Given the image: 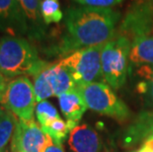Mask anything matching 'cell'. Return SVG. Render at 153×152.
Returning a JSON list of instances; mask_svg holds the SVG:
<instances>
[{
    "label": "cell",
    "mask_w": 153,
    "mask_h": 152,
    "mask_svg": "<svg viewBox=\"0 0 153 152\" xmlns=\"http://www.w3.org/2000/svg\"><path fill=\"white\" fill-rule=\"evenodd\" d=\"M76 89L89 108L100 115L118 119L128 118V109L112 91L109 85L102 82H91L77 85Z\"/></svg>",
    "instance_id": "obj_4"
},
{
    "label": "cell",
    "mask_w": 153,
    "mask_h": 152,
    "mask_svg": "<svg viewBox=\"0 0 153 152\" xmlns=\"http://www.w3.org/2000/svg\"><path fill=\"white\" fill-rule=\"evenodd\" d=\"M7 83H8L7 78H6V77L0 72V102H1L2 95L5 91V88H6V86H7Z\"/></svg>",
    "instance_id": "obj_24"
},
{
    "label": "cell",
    "mask_w": 153,
    "mask_h": 152,
    "mask_svg": "<svg viewBox=\"0 0 153 152\" xmlns=\"http://www.w3.org/2000/svg\"><path fill=\"white\" fill-rule=\"evenodd\" d=\"M50 135L45 134L34 119L25 121L19 119L13 133L11 152H43Z\"/></svg>",
    "instance_id": "obj_8"
},
{
    "label": "cell",
    "mask_w": 153,
    "mask_h": 152,
    "mask_svg": "<svg viewBox=\"0 0 153 152\" xmlns=\"http://www.w3.org/2000/svg\"><path fill=\"white\" fill-rule=\"evenodd\" d=\"M0 31L15 37L29 33L27 19L17 0H0Z\"/></svg>",
    "instance_id": "obj_9"
},
{
    "label": "cell",
    "mask_w": 153,
    "mask_h": 152,
    "mask_svg": "<svg viewBox=\"0 0 153 152\" xmlns=\"http://www.w3.org/2000/svg\"><path fill=\"white\" fill-rule=\"evenodd\" d=\"M76 3L88 7L96 8H112L122 3L123 0H73Z\"/></svg>",
    "instance_id": "obj_22"
},
{
    "label": "cell",
    "mask_w": 153,
    "mask_h": 152,
    "mask_svg": "<svg viewBox=\"0 0 153 152\" xmlns=\"http://www.w3.org/2000/svg\"><path fill=\"white\" fill-rule=\"evenodd\" d=\"M58 101L61 112L66 118L67 124L72 130L78 125V122L86 111L87 105L77 89L60 95L58 97Z\"/></svg>",
    "instance_id": "obj_11"
},
{
    "label": "cell",
    "mask_w": 153,
    "mask_h": 152,
    "mask_svg": "<svg viewBox=\"0 0 153 152\" xmlns=\"http://www.w3.org/2000/svg\"><path fill=\"white\" fill-rule=\"evenodd\" d=\"M42 129L45 134L50 135L53 138L55 143L59 144H62V142L67 137V134L70 133L71 131V128L67 122H64L61 118L51 122L50 125Z\"/></svg>",
    "instance_id": "obj_18"
},
{
    "label": "cell",
    "mask_w": 153,
    "mask_h": 152,
    "mask_svg": "<svg viewBox=\"0 0 153 152\" xmlns=\"http://www.w3.org/2000/svg\"><path fill=\"white\" fill-rule=\"evenodd\" d=\"M43 152H64V150H63L62 144L55 143V142L53 140V138L50 136L48 143L45 145Z\"/></svg>",
    "instance_id": "obj_23"
},
{
    "label": "cell",
    "mask_w": 153,
    "mask_h": 152,
    "mask_svg": "<svg viewBox=\"0 0 153 152\" xmlns=\"http://www.w3.org/2000/svg\"><path fill=\"white\" fill-rule=\"evenodd\" d=\"M41 15L45 25L58 23L62 20L63 13L58 0H42Z\"/></svg>",
    "instance_id": "obj_17"
},
{
    "label": "cell",
    "mask_w": 153,
    "mask_h": 152,
    "mask_svg": "<svg viewBox=\"0 0 153 152\" xmlns=\"http://www.w3.org/2000/svg\"><path fill=\"white\" fill-rule=\"evenodd\" d=\"M137 73L143 78V82L138 85V91L148 92L153 102V66L140 65Z\"/></svg>",
    "instance_id": "obj_21"
},
{
    "label": "cell",
    "mask_w": 153,
    "mask_h": 152,
    "mask_svg": "<svg viewBox=\"0 0 153 152\" xmlns=\"http://www.w3.org/2000/svg\"><path fill=\"white\" fill-rule=\"evenodd\" d=\"M1 152H5V150H3V151H1Z\"/></svg>",
    "instance_id": "obj_27"
},
{
    "label": "cell",
    "mask_w": 153,
    "mask_h": 152,
    "mask_svg": "<svg viewBox=\"0 0 153 152\" xmlns=\"http://www.w3.org/2000/svg\"><path fill=\"white\" fill-rule=\"evenodd\" d=\"M48 64L25 39L9 35L0 39V72L6 78L25 75L34 77Z\"/></svg>",
    "instance_id": "obj_2"
},
{
    "label": "cell",
    "mask_w": 153,
    "mask_h": 152,
    "mask_svg": "<svg viewBox=\"0 0 153 152\" xmlns=\"http://www.w3.org/2000/svg\"><path fill=\"white\" fill-rule=\"evenodd\" d=\"M68 146L71 152H100L98 133L88 125H78L70 131Z\"/></svg>",
    "instance_id": "obj_10"
},
{
    "label": "cell",
    "mask_w": 153,
    "mask_h": 152,
    "mask_svg": "<svg viewBox=\"0 0 153 152\" xmlns=\"http://www.w3.org/2000/svg\"><path fill=\"white\" fill-rule=\"evenodd\" d=\"M153 33V4L149 0H136L122 21L119 34L129 41Z\"/></svg>",
    "instance_id": "obj_7"
},
{
    "label": "cell",
    "mask_w": 153,
    "mask_h": 152,
    "mask_svg": "<svg viewBox=\"0 0 153 152\" xmlns=\"http://www.w3.org/2000/svg\"><path fill=\"white\" fill-rule=\"evenodd\" d=\"M151 134H153V114L145 113L136 119L135 124L129 128L126 140L128 142L136 141L142 137H148Z\"/></svg>",
    "instance_id": "obj_15"
},
{
    "label": "cell",
    "mask_w": 153,
    "mask_h": 152,
    "mask_svg": "<svg viewBox=\"0 0 153 152\" xmlns=\"http://www.w3.org/2000/svg\"><path fill=\"white\" fill-rule=\"evenodd\" d=\"M120 13L112 8L72 6L64 17L65 34L61 40L59 50L64 54L105 44L116 35V26Z\"/></svg>",
    "instance_id": "obj_1"
},
{
    "label": "cell",
    "mask_w": 153,
    "mask_h": 152,
    "mask_svg": "<svg viewBox=\"0 0 153 152\" xmlns=\"http://www.w3.org/2000/svg\"><path fill=\"white\" fill-rule=\"evenodd\" d=\"M7 111H8V110L1 104V102H0V119L4 117V115L6 114V112H7Z\"/></svg>",
    "instance_id": "obj_25"
},
{
    "label": "cell",
    "mask_w": 153,
    "mask_h": 152,
    "mask_svg": "<svg viewBox=\"0 0 153 152\" xmlns=\"http://www.w3.org/2000/svg\"><path fill=\"white\" fill-rule=\"evenodd\" d=\"M104 44L73 51L59 61L69 71L76 85L95 82L102 76L101 53Z\"/></svg>",
    "instance_id": "obj_5"
},
{
    "label": "cell",
    "mask_w": 153,
    "mask_h": 152,
    "mask_svg": "<svg viewBox=\"0 0 153 152\" xmlns=\"http://www.w3.org/2000/svg\"><path fill=\"white\" fill-rule=\"evenodd\" d=\"M47 78L53 89V96L59 97L62 94L74 91L76 89V83L70 72L59 62L48 64L47 69Z\"/></svg>",
    "instance_id": "obj_12"
},
{
    "label": "cell",
    "mask_w": 153,
    "mask_h": 152,
    "mask_svg": "<svg viewBox=\"0 0 153 152\" xmlns=\"http://www.w3.org/2000/svg\"><path fill=\"white\" fill-rule=\"evenodd\" d=\"M16 152H20V151H16Z\"/></svg>",
    "instance_id": "obj_28"
},
{
    "label": "cell",
    "mask_w": 153,
    "mask_h": 152,
    "mask_svg": "<svg viewBox=\"0 0 153 152\" xmlns=\"http://www.w3.org/2000/svg\"><path fill=\"white\" fill-rule=\"evenodd\" d=\"M18 118L12 112L7 111L0 119V152L5 150L8 142L12 139Z\"/></svg>",
    "instance_id": "obj_16"
},
{
    "label": "cell",
    "mask_w": 153,
    "mask_h": 152,
    "mask_svg": "<svg viewBox=\"0 0 153 152\" xmlns=\"http://www.w3.org/2000/svg\"><path fill=\"white\" fill-rule=\"evenodd\" d=\"M129 60L139 66H153V33L131 41Z\"/></svg>",
    "instance_id": "obj_13"
},
{
    "label": "cell",
    "mask_w": 153,
    "mask_h": 152,
    "mask_svg": "<svg viewBox=\"0 0 153 152\" xmlns=\"http://www.w3.org/2000/svg\"><path fill=\"white\" fill-rule=\"evenodd\" d=\"M36 116L42 128H45L51 122L60 118L55 107L45 100L39 102L36 106Z\"/></svg>",
    "instance_id": "obj_19"
},
{
    "label": "cell",
    "mask_w": 153,
    "mask_h": 152,
    "mask_svg": "<svg viewBox=\"0 0 153 152\" xmlns=\"http://www.w3.org/2000/svg\"><path fill=\"white\" fill-rule=\"evenodd\" d=\"M19 5L24 12L29 26V33L34 37H40L44 33V25L41 15L40 0H17Z\"/></svg>",
    "instance_id": "obj_14"
},
{
    "label": "cell",
    "mask_w": 153,
    "mask_h": 152,
    "mask_svg": "<svg viewBox=\"0 0 153 152\" xmlns=\"http://www.w3.org/2000/svg\"><path fill=\"white\" fill-rule=\"evenodd\" d=\"M131 46V42L128 38L116 33L115 37L104 44L102 48V77L114 89H119L126 80Z\"/></svg>",
    "instance_id": "obj_3"
},
{
    "label": "cell",
    "mask_w": 153,
    "mask_h": 152,
    "mask_svg": "<svg viewBox=\"0 0 153 152\" xmlns=\"http://www.w3.org/2000/svg\"><path fill=\"white\" fill-rule=\"evenodd\" d=\"M48 65L45 66L44 69H42L37 75L34 76V79H35L34 88H35L36 98H37L38 103L41 101H44V100L50 98L51 96H53V89H51L50 83H48V80L47 78V73H45V69H47Z\"/></svg>",
    "instance_id": "obj_20"
},
{
    "label": "cell",
    "mask_w": 153,
    "mask_h": 152,
    "mask_svg": "<svg viewBox=\"0 0 153 152\" xmlns=\"http://www.w3.org/2000/svg\"><path fill=\"white\" fill-rule=\"evenodd\" d=\"M136 152H153V151L149 149L148 147H146L145 145H142L141 148H139V149L136 151Z\"/></svg>",
    "instance_id": "obj_26"
},
{
    "label": "cell",
    "mask_w": 153,
    "mask_h": 152,
    "mask_svg": "<svg viewBox=\"0 0 153 152\" xmlns=\"http://www.w3.org/2000/svg\"><path fill=\"white\" fill-rule=\"evenodd\" d=\"M1 104L19 119L25 121L34 119L37 98L30 79L27 76H19L8 81L2 95Z\"/></svg>",
    "instance_id": "obj_6"
}]
</instances>
